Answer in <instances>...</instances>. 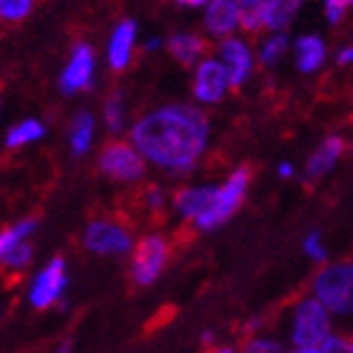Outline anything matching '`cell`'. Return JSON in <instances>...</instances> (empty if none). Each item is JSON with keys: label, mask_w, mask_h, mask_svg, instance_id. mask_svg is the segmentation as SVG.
I'll list each match as a JSON object with an SVG mask.
<instances>
[{"label": "cell", "mask_w": 353, "mask_h": 353, "mask_svg": "<svg viewBox=\"0 0 353 353\" xmlns=\"http://www.w3.org/2000/svg\"><path fill=\"white\" fill-rule=\"evenodd\" d=\"M35 3L32 0H0V15L8 23H18V20H25L32 12Z\"/></svg>", "instance_id": "484cf974"}, {"label": "cell", "mask_w": 353, "mask_h": 353, "mask_svg": "<svg viewBox=\"0 0 353 353\" xmlns=\"http://www.w3.org/2000/svg\"><path fill=\"white\" fill-rule=\"evenodd\" d=\"M210 139V119L203 109L171 104L153 109L131 129V141L146 161L171 173H188Z\"/></svg>", "instance_id": "6da1fadb"}, {"label": "cell", "mask_w": 353, "mask_h": 353, "mask_svg": "<svg viewBox=\"0 0 353 353\" xmlns=\"http://www.w3.org/2000/svg\"><path fill=\"white\" fill-rule=\"evenodd\" d=\"M165 50H168V54H171L176 62H181V65H185V67H193L195 62L205 54L208 42H205V37H201L198 32H176V35L168 37Z\"/></svg>", "instance_id": "e0dca14e"}, {"label": "cell", "mask_w": 353, "mask_h": 353, "mask_svg": "<svg viewBox=\"0 0 353 353\" xmlns=\"http://www.w3.org/2000/svg\"><path fill=\"white\" fill-rule=\"evenodd\" d=\"M205 353H242V351L235 346H230V343H218V346L205 348Z\"/></svg>", "instance_id": "836d02e7"}, {"label": "cell", "mask_w": 353, "mask_h": 353, "mask_svg": "<svg viewBox=\"0 0 353 353\" xmlns=\"http://www.w3.org/2000/svg\"><path fill=\"white\" fill-rule=\"evenodd\" d=\"M218 57L225 65V70H228L232 87H242V84L248 82L254 70V57L252 50L245 42L237 40V37H225L218 48Z\"/></svg>", "instance_id": "7c38bea8"}, {"label": "cell", "mask_w": 353, "mask_h": 353, "mask_svg": "<svg viewBox=\"0 0 353 353\" xmlns=\"http://www.w3.org/2000/svg\"><path fill=\"white\" fill-rule=\"evenodd\" d=\"M161 48V40H148L146 42V50H159Z\"/></svg>", "instance_id": "74e56055"}, {"label": "cell", "mask_w": 353, "mask_h": 353, "mask_svg": "<svg viewBox=\"0 0 353 353\" xmlns=\"http://www.w3.org/2000/svg\"><path fill=\"white\" fill-rule=\"evenodd\" d=\"M336 62H339V65H341V67L351 65V62H353V48H351V45H348V48H343L341 52H339V57H336Z\"/></svg>", "instance_id": "1f68e13d"}, {"label": "cell", "mask_w": 353, "mask_h": 353, "mask_svg": "<svg viewBox=\"0 0 353 353\" xmlns=\"http://www.w3.org/2000/svg\"><path fill=\"white\" fill-rule=\"evenodd\" d=\"M334 334V314L319 299L309 294L292 304L287 319L289 346H324Z\"/></svg>", "instance_id": "7a4b0ae2"}, {"label": "cell", "mask_w": 353, "mask_h": 353, "mask_svg": "<svg viewBox=\"0 0 353 353\" xmlns=\"http://www.w3.org/2000/svg\"><path fill=\"white\" fill-rule=\"evenodd\" d=\"M136 28L134 20H121V23L114 28L112 37H109V50H106V57H109V67L114 72H121L129 67L131 54H134L136 45Z\"/></svg>", "instance_id": "9a60e30c"}, {"label": "cell", "mask_w": 353, "mask_h": 353, "mask_svg": "<svg viewBox=\"0 0 353 353\" xmlns=\"http://www.w3.org/2000/svg\"><path fill=\"white\" fill-rule=\"evenodd\" d=\"M143 203H146L148 212H161V210H163V205H165L163 190H161L159 185H151V188H146V193H143Z\"/></svg>", "instance_id": "f546056e"}, {"label": "cell", "mask_w": 353, "mask_h": 353, "mask_svg": "<svg viewBox=\"0 0 353 353\" xmlns=\"http://www.w3.org/2000/svg\"><path fill=\"white\" fill-rule=\"evenodd\" d=\"M240 351L242 353H284V351H287V346H284L282 339H277L274 334H267V331H262V334L248 336Z\"/></svg>", "instance_id": "603a6c76"}, {"label": "cell", "mask_w": 353, "mask_h": 353, "mask_svg": "<svg viewBox=\"0 0 353 353\" xmlns=\"http://www.w3.org/2000/svg\"><path fill=\"white\" fill-rule=\"evenodd\" d=\"M168 259H171V242L163 235H146L139 240L129 262L131 284L139 289L153 287L168 267Z\"/></svg>", "instance_id": "5b68a950"}, {"label": "cell", "mask_w": 353, "mask_h": 353, "mask_svg": "<svg viewBox=\"0 0 353 353\" xmlns=\"http://www.w3.org/2000/svg\"><path fill=\"white\" fill-rule=\"evenodd\" d=\"M92 82H94V52H92L87 42H77L72 48L65 72L59 77V89L65 94H74V92L89 89Z\"/></svg>", "instance_id": "8fae6325"}, {"label": "cell", "mask_w": 353, "mask_h": 353, "mask_svg": "<svg viewBox=\"0 0 353 353\" xmlns=\"http://www.w3.org/2000/svg\"><path fill=\"white\" fill-rule=\"evenodd\" d=\"M242 28V10L235 0H210L205 6V30L215 37L232 35Z\"/></svg>", "instance_id": "4fadbf2b"}, {"label": "cell", "mask_w": 353, "mask_h": 353, "mask_svg": "<svg viewBox=\"0 0 353 353\" xmlns=\"http://www.w3.org/2000/svg\"><path fill=\"white\" fill-rule=\"evenodd\" d=\"M346 3H348V6H353V0H346Z\"/></svg>", "instance_id": "f35d334b"}, {"label": "cell", "mask_w": 353, "mask_h": 353, "mask_svg": "<svg viewBox=\"0 0 353 353\" xmlns=\"http://www.w3.org/2000/svg\"><path fill=\"white\" fill-rule=\"evenodd\" d=\"M37 230V218H23L18 223H12L10 228L3 230L0 235V252H8L15 245H23V242H30V237L35 235Z\"/></svg>", "instance_id": "ffe728a7"}, {"label": "cell", "mask_w": 353, "mask_h": 353, "mask_svg": "<svg viewBox=\"0 0 353 353\" xmlns=\"http://www.w3.org/2000/svg\"><path fill=\"white\" fill-rule=\"evenodd\" d=\"M294 54H296V70L312 74V72H316L319 67L324 65L326 45L316 35H301L294 42Z\"/></svg>", "instance_id": "ac0fdd59"}, {"label": "cell", "mask_w": 353, "mask_h": 353, "mask_svg": "<svg viewBox=\"0 0 353 353\" xmlns=\"http://www.w3.org/2000/svg\"><path fill=\"white\" fill-rule=\"evenodd\" d=\"M321 348L324 353H353V336L334 334Z\"/></svg>", "instance_id": "83f0119b"}, {"label": "cell", "mask_w": 353, "mask_h": 353, "mask_svg": "<svg viewBox=\"0 0 353 353\" xmlns=\"http://www.w3.org/2000/svg\"><path fill=\"white\" fill-rule=\"evenodd\" d=\"M94 117L89 112H82L77 114L74 121L70 126V148L74 156H84L92 146V139H94Z\"/></svg>", "instance_id": "d6986e66"}, {"label": "cell", "mask_w": 353, "mask_h": 353, "mask_svg": "<svg viewBox=\"0 0 353 353\" xmlns=\"http://www.w3.org/2000/svg\"><path fill=\"white\" fill-rule=\"evenodd\" d=\"M32 257H35V248L30 245V242H23V245H15L10 248L8 252H0V262L6 267L8 272L12 274H20L25 272L30 265H32Z\"/></svg>", "instance_id": "7402d4cb"}, {"label": "cell", "mask_w": 353, "mask_h": 353, "mask_svg": "<svg viewBox=\"0 0 353 353\" xmlns=\"http://www.w3.org/2000/svg\"><path fill=\"white\" fill-rule=\"evenodd\" d=\"M348 3L346 0H324V10H326V20L331 25H339L343 18H346V10H348Z\"/></svg>", "instance_id": "f1b7e54d"}, {"label": "cell", "mask_w": 353, "mask_h": 353, "mask_svg": "<svg viewBox=\"0 0 353 353\" xmlns=\"http://www.w3.org/2000/svg\"><path fill=\"white\" fill-rule=\"evenodd\" d=\"M84 248L99 257H124L134 252V237L126 225L119 220H92L84 230Z\"/></svg>", "instance_id": "52a82bcc"}, {"label": "cell", "mask_w": 353, "mask_h": 353, "mask_svg": "<svg viewBox=\"0 0 353 353\" xmlns=\"http://www.w3.org/2000/svg\"><path fill=\"white\" fill-rule=\"evenodd\" d=\"M215 190H218V185H195V188L190 185V188H183L173 198V208H176V212L181 218L195 223L210 208L212 198H215Z\"/></svg>", "instance_id": "2e32d148"}, {"label": "cell", "mask_w": 353, "mask_h": 353, "mask_svg": "<svg viewBox=\"0 0 353 353\" xmlns=\"http://www.w3.org/2000/svg\"><path fill=\"white\" fill-rule=\"evenodd\" d=\"M235 3L240 6L242 15H245V12H252V10H257V8H262L265 0H235Z\"/></svg>", "instance_id": "4dcf8cb0"}, {"label": "cell", "mask_w": 353, "mask_h": 353, "mask_svg": "<svg viewBox=\"0 0 353 353\" xmlns=\"http://www.w3.org/2000/svg\"><path fill=\"white\" fill-rule=\"evenodd\" d=\"M312 296L334 314V319L353 316V262H329L314 274Z\"/></svg>", "instance_id": "3957f363"}, {"label": "cell", "mask_w": 353, "mask_h": 353, "mask_svg": "<svg viewBox=\"0 0 353 353\" xmlns=\"http://www.w3.org/2000/svg\"><path fill=\"white\" fill-rule=\"evenodd\" d=\"M52 353H74V341H72V339H62V341L52 348Z\"/></svg>", "instance_id": "e575fe53"}, {"label": "cell", "mask_w": 353, "mask_h": 353, "mask_svg": "<svg viewBox=\"0 0 353 353\" xmlns=\"http://www.w3.org/2000/svg\"><path fill=\"white\" fill-rule=\"evenodd\" d=\"M42 136H45L42 121H37V119H25V121H20L18 126H12V129L8 131L6 146L20 148V146H25V143L37 141V139H42Z\"/></svg>", "instance_id": "44dd1931"}, {"label": "cell", "mask_w": 353, "mask_h": 353, "mask_svg": "<svg viewBox=\"0 0 353 353\" xmlns=\"http://www.w3.org/2000/svg\"><path fill=\"white\" fill-rule=\"evenodd\" d=\"M343 148H346V143H343L341 136H329L326 141H321V146H319L316 151L309 156V161H306V168H304L306 183L321 181V178L339 163V159L343 156Z\"/></svg>", "instance_id": "5bb4252c"}, {"label": "cell", "mask_w": 353, "mask_h": 353, "mask_svg": "<svg viewBox=\"0 0 353 353\" xmlns=\"http://www.w3.org/2000/svg\"><path fill=\"white\" fill-rule=\"evenodd\" d=\"M124 119H126L124 97H121V92H114V94H109V99H106V104H104V121L112 134H121Z\"/></svg>", "instance_id": "d4e9b609"}, {"label": "cell", "mask_w": 353, "mask_h": 353, "mask_svg": "<svg viewBox=\"0 0 353 353\" xmlns=\"http://www.w3.org/2000/svg\"><path fill=\"white\" fill-rule=\"evenodd\" d=\"M292 173H294V168H292L289 163H282V165H279V176H282V178H289Z\"/></svg>", "instance_id": "8d00e7d4"}, {"label": "cell", "mask_w": 353, "mask_h": 353, "mask_svg": "<svg viewBox=\"0 0 353 353\" xmlns=\"http://www.w3.org/2000/svg\"><path fill=\"white\" fill-rule=\"evenodd\" d=\"M230 87H232V82H230V74L220 59L198 62L193 77V97L201 104H218L228 94Z\"/></svg>", "instance_id": "30bf717a"}, {"label": "cell", "mask_w": 353, "mask_h": 353, "mask_svg": "<svg viewBox=\"0 0 353 353\" xmlns=\"http://www.w3.org/2000/svg\"><path fill=\"white\" fill-rule=\"evenodd\" d=\"M248 185H250V168L248 165H240L237 171L230 173V178L223 183V185H218L210 208L203 212L201 218L195 220V228L215 230L223 223H228V220L237 212V208L242 205V201H245Z\"/></svg>", "instance_id": "8992f818"}, {"label": "cell", "mask_w": 353, "mask_h": 353, "mask_svg": "<svg viewBox=\"0 0 353 353\" xmlns=\"http://www.w3.org/2000/svg\"><path fill=\"white\" fill-rule=\"evenodd\" d=\"M289 50V37L284 32H274L272 37H267L262 42V50H259V62L265 67H274L279 59L287 54Z\"/></svg>", "instance_id": "cb8c5ba5"}, {"label": "cell", "mask_w": 353, "mask_h": 353, "mask_svg": "<svg viewBox=\"0 0 353 353\" xmlns=\"http://www.w3.org/2000/svg\"><path fill=\"white\" fill-rule=\"evenodd\" d=\"M301 6H304V0H265L262 8L242 15V30L252 32V35L265 32V30H270L272 35L282 32L284 28L292 25Z\"/></svg>", "instance_id": "9c48e42d"}, {"label": "cell", "mask_w": 353, "mask_h": 353, "mask_svg": "<svg viewBox=\"0 0 353 353\" xmlns=\"http://www.w3.org/2000/svg\"><path fill=\"white\" fill-rule=\"evenodd\" d=\"M176 3L183 8H201V6H208L210 0H176Z\"/></svg>", "instance_id": "d590c367"}, {"label": "cell", "mask_w": 353, "mask_h": 353, "mask_svg": "<svg viewBox=\"0 0 353 353\" xmlns=\"http://www.w3.org/2000/svg\"><path fill=\"white\" fill-rule=\"evenodd\" d=\"M99 171L104 176L114 178V181L134 183V181H141L143 173H146V159L131 143L112 141L106 143L99 153Z\"/></svg>", "instance_id": "ba28073f"}, {"label": "cell", "mask_w": 353, "mask_h": 353, "mask_svg": "<svg viewBox=\"0 0 353 353\" xmlns=\"http://www.w3.org/2000/svg\"><path fill=\"white\" fill-rule=\"evenodd\" d=\"M284 353H324L321 346H287Z\"/></svg>", "instance_id": "d6a6232c"}, {"label": "cell", "mask_w": 353, "mask_h": 353, "mask_svg": "<svg viewBox=\"0 0 353 353\" xmlns=\"http://www.w3.org/2000/svg\"><path fill=\"white\" fill-rule=\"evenodd\" d=\"M304 254L321 267L329 265V252H326L324 242H321V235H319V232H309V235L304 237Z\"/></svg>", "instance_id": "4316f807"}, {"label": "cell", "mask_w": 353, "mask_h": 353, "mask_svg": "<svg viewBox=\"0 0 353 353\" xmlns=\"http://www.w3.org/2000/svg\"><path fill=\"white\" fill-rule=\"evenodd\" d=\"M67 287H70L67 262L62 257H54L30 277L28 289H25V299H28L30 309H35V312H48L54 306L65 309Z\"/></svg>", "instance_id": "277c9868"}]
</instances>
